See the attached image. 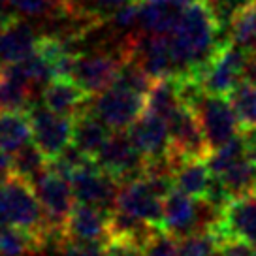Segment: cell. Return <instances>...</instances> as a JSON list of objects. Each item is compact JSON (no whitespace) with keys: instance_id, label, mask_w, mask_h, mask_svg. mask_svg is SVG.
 Returning <instances> with one entry per match:
<instances>
[{"instance_id":"1","label":"cell","mask_w":256,"mask_h":256,"mask_svg":"<svg viewBox=\"0 0 256 256\" xmlns=\"http://www.w3.org/2000/svg\"><path fill=\"white\" fill-rule=\"evenodd\" d=\"M0 224L26 230L42 241L51 232L32 184L14 174L0 179Z\"/></svg>"},{"instance_id":"2","label":"cell","mask_w":256,"mask_h":256,"mask_svg":"<svg viewBox=\"0 0 256 256\" xmlns=\"http://www.w3.org/2000/svg\"><path fill=\"white\" fill-rule=\"evenodd\" d=\"M90 112L112 130H128L145 112V94H140L120 83H113L90 100Z\"/></svg>"},{"instance_id":"3","label":"cell","mask_w":256,"mask_h":256,"mask_svg":"<svg viewBox=\"0 0 256 256\" xmlns=\"http://www.w3.org/2000/svg\"><path fill=\"white\" fill-rule=\"evenodd\" d=\"M32 188L40 200L49 228L62 232L64 222H66L72 208L76 206V196H74L70 177L56 172L48 164V168L32 181Z\"/></svg>"},{"instance_id":"4","label":"cell","mask_w":256,"mask_h":256,"mask_svg":"<svg viewBox=\"0 0 256 256\" xmlns=\"http://www.w3.org/2000/svg\"><path fill=\"white\" fill-rule=\"evenodd\" d=\"M26 112L32 124V142L38 145V149L48 156V160L56 158L72 144L74 117L49 110L44 102H32Z\"/></svg>"},{"instance_id":"5","label":"cell","mask_w":256,"mask_h":256,"mask_svg":"<svg viewBox=\"0 0 256 256\" xmlns=\"http://www.w3.org/2000/svg\"><path fill=\"white\" fill-rule=\"evenodd\" d=\"M170 126V156L172 160L208 158L211 147L204 134L198 113L190 106L181 104L168 119Z\"/></svg>"},{"instance_id":"6","label":"cell","mask_w":256,"mask_h":256,"mask_svg":"<svg viewBox=\"0 0 256 256\" xmlns=\"http://www.w3.org/2000/svg\"><path fill=\"white\" fill-rule=\"evenodd\" d=\"M94 158L100 168L120 183L144 176L147 162L142 151L130 140L126 130H113Z\"/></svg>"},{"instance_id":"7","label":"cell","mask_w":256,"mask_h":256,"mask_svg":"<svg viewBox=\"0 0 256 256\" xmlns=\"http://www.w3.org/2000/svg\"><path fill=\"white\" fill-rule=\"evenodd\" d=\"M247 58V51H243L232 42L220 44L200 72V80L206 92L228 96V92L243 80V68Z\"/></svg>"},{"instance_id":"8","label":"cell","mask_w":256,"mask_h":256,"mask_svg":"<svg viewBox=\"0 0 256 256\" xmlns=\"http://www.w3.org/2000/svg\"><path fill=\"white\" fill-rule=\"evenodd\" d=\"M70 183L76 202L90 204L104 211H113L117 206L120 181L100 168L96 158L83 168L76 170L70 176Z\"/></svg>"},{"instance_id":"9","label":"cell","mask_w":256,"mask_h":256,"mask_svg":"<svg viewBox=\"0 0 256 256\" xmlns=\"http://www.w3.org/2000/svg\"><path fill=\"white\" fill-rule=\"evenodd\" d=\"M194 112L198 113V119L202 122L211 151L234 140L236 136H240V120L234 113L228 96L206 92L196 104Z\"/></svg>"},{"instance_id":"10","label":"cell","mask_w":256,"mask_h":256,"mask_svg":"<svg viewBox=\"0 0 256 256\" xmlns=\"http://www.w3.org/2000/svg\"><path fill=\"white\" fill-rule=\"evenodd\" d=\"M122 60H124L122 49H119V53H104V51L80 53L76 58L72 80L87 94H100L102 90L110 88L115 83Z\"/></svg>"},{"instance_id":"11","label":"cell","mask_w":256,"mask_h":256,"mask_svg":"<svg viewBox=\"0 0 256 256\" xmlns=\"http://www.w3.org/2000/svg\"><path fill=\"white\" fill-rule=\"evenodd\" d=\"M115 209H122L164 230V198L142 177L120 183Z\"/></svg>"},{"instance_id":"12","label":"cell","mask_w":256,"mask_h":256,"mask_svg":"<svg viewBox=\"0 0 256 256\" xmlns=\"http://www.w3.org/2000/svg\"><path fill=\"white\" fill-rule=\"evenodd\" d=\"M216 238L236 236L256 247V190L234 198L213 228Z\"/></svg>"},{"instance_id":"13","label":"cell","mask_w":256,"mask_h":256,"mask_svg":"<svg viewBox=\"0 0 256 256\" xmlns=\"http://www.w3.org/2000/svg\"><path fill=\"white\" fill-rule=\"evenodd\" d=\"M130 140L142 151L145 158H158L170 152L168 120L156 113L145 110L126 130Z\"/></svg>"},{"instance_id":"14","label":"cell","mask_w":256,"mask_h":256,"mask_svg":"<svg viewBox=\"0 0 256 256\" xmlns=\"http://www.w3.org/2000/svg\"><path fill=\"white\" fill-rule=\"evenodd\" d=\"M112 211L90 206V204H81L76 202L70 215L66 218L62 228V234L70 240L78 241H98V243H108V218Z\"/></svg>"},{"instance_id":"15","label":"cell","mask_w":256,"mask_h":256,"mask_svg":"<svg viewBox=\"0 0 256 256\" xmlns=\"http://www.w3.org/2000/svg\"><path fill=\"white\" fill-rule=\"evenodd\" d=\"M42 102L56 113L78 117L90 108V94H87L74 80L53 78L42 90Z\"/></svg>"},{"instance_id":"16","label":"cell","mask_w":256,"mask_h":256,"mask_svg":"<svg viewBox=\"0 0 256 256\" xmlns=\"http://www.w3.org/2000/svg\"><path fill=\"white\" fill-rule=\"evenodd\" d=\"M162 230L136 215H130L122 209H113L108 218V241H122L144 248L154 234Z\"/></svg>"},{"instance_id":"17","label":"cell","mask_w":256,"mask_h":256,"mask_svg":"<svg viewBox=\"0 0 256 256\" xmlns=\"http://www.w3.org/2000/svg\"><path fill=\"white\" fill-rule=\"evenodd\" d=\"M32 142V124L26 110H0V151L14 154Z\"/></svg>"},{"instance_id":"18","label":"cell","mask_w":256,"mask_h":256,"mask_svg":"<svg viewBox=\"0 0 256 256\" xmlns=\"http://www.w3.org/2000/svg\"><path fill=\"white\" fill-rule=\"evenodd\" d=\"M38 48V36L28 24L16 21L8 28L0 30V56L6 66L19 62L32 55Z\"/></svg>"},{"instance_id":"19","label":"cell","mask_w":256,"mask_h":256,"mask_svg":"<svg viewBox=\"0 0 256 256\" xmlns=\"http://www.w3.org/2000/svg\"><path fill=\"white\" fill-rule=\"evenodd\" d=\"M112 132V128L106 126L104 122L98 119L94 113L90 112V108H88L87 112H83L81 115L74 117L72 144L78 149H81L85 154H88V156H96Z\"/></svg>"},{"instance_id":"20","label":"cell","mask_w":256,"mask_h":256,"mask_svg":"<svg viewBox=\"0 0 256 256\" xmlns=\"http://www.w3.org/2000/svg\"><path fill=\"white\" fill-rule=\"evenodd\" d=\"M126 2L130 0H60V12L72 19L87 21L90 26H96L112 19Z\"/></svg>"},{"instance_id":"21","label":"cell","mask_w":256,"mask_h":256,"mask_svg":"<svg viewBox=\"0 0 256 256\" xmlns=\"http://www.w3.org/2000/svg\"><path fill=\"white\" fill-rule=\"evenodd\" d=\"M174 166H176V188L190 194L194 198H204L213 176L208 162L204 158H186L174 162Z\"/></svg>"},{"instance_id":"22","label":"cell","mask_w":256,"mask_h":256,"mask_svg":"<svg viewBox=\"0 0 256 256\" xmlns=\"http://www.w3.org/2000/svg\"><path fill=\"white\" fill-rule=\"evenodd\" d=\"M183 104L179 92L176 87V80L174 78H164V80H154L152 87L145 96V110L152 112L164 117L168 120L172 113L176 112L179 106Z\"/></svg>"},{"instance_id":"23","label":"cell","mask_w":256,"mask_h":256,"mask_svg":"<svg viewBox=\"0 0 256 256\" xmlns=\"http://www.w3.org/2000/svg\"><path fill=\"white\" fill-rule=\"evenodd\" d=\"M228 100L234 108V113L240 120L241 130L256 128V87L241 80L228 92Z\"/></svg>"},{"instance_id":"24","label":"cell","mask_w":256,"mask_h":256,"mask_svg":"<svg viewBox=\"0 0 256 256\" xmlns=\"http://www.w3.org/2000/svg\"><path fill=\"white\" fill-rule=\"evenodd\" d=\"M222 179L224 186L228 188L232 198L248 194V192L256 190V160L241 158L240 162H236L232 168H228L222 176H218Z\"/></svg>"},{"instance_id":"25","label":"cell","mask_w":256,"mask_h":256,"mask_svg":"<svg viewBox=\"0 0 256 256\" xmlns=\"http://www.w3.org/2000/svg\"><path fill=\"white\" fill-rule=\"evenodd\" d=\"M48 156L38 149V145L34 142L32 144L28 142L24 147L14 152V176L21 177L30 184L44 170L48 168Z\"/></svg>"},{"instance_id":"26","label":"cell","mask_w":256,"mask_h":256,"mask_svg":"<svg viewBox=\"0 0 256 256\" xmlns=\"http://www.w3.org/2000/svg\"><path fill=\"white\" fill-rule=\"evenodd\" d=\"M247 156V145H245V136H236L234 140L226 142L224 145L216 147L209 152L206 158L209 170L213 176H222L228 168H232L236 162Z\"/></svg>"},{"instance_id":"27","label":"cell","mask_w":256,"mask_h":256,"mask_svg":"<svg viewBox=\"0 0 256 256\" xmlns=\"http://www.w3.org/2000/svg\"><path fill=\"white\" fill-rule=\"evenodd\" d=\"M177 256H218L216 234L204 230L177 240Z\"/></svg>"},{"instance_id":"28","label":"cell","mask_w":256,"mask_h":256,"mask_svg":"<svg viewBox=\"0 0 256 256\" xmlns=\"http://www.w3.org/2000/svg\"><path fill=\"white\" fill-rule=\"evenodd\" d=\"M8 4L17 16L44 17L53 10H60V0H8Z\"/></svg>"},{"instance_id":"29","label":"cell","mask_w":256,"mask_h":256,"mask_svg":"<svg viewBox=\"0 0 256 256\" xmlns=\"http://www.w3.org/2000/svg\"><path fill=\"white\" fill-rule=\"evenodd\" d=\"M142 256H177V238L166 230H158L144 247Z\"/></svg>"},{"instance_id":"30","label":"cell","mask_w":256,"mask_h":256,"mask_svg":"<svg viewBox=\"0 0 256 256\" xmlns=\"http://www.w3.org/2000/svg\"><path fill=\"white\" fill-rule=\"evenodd\" d=\"M218 256H256V247L236 236L218 238Z\"/></svg>"},{"instance_id":"31","label":"cell","mask_w":256,"mask_h":256,"mask_svg":"<svg viewBox=\"0 0 256 256\" xmlns=\"http://www.w3.org/2000/svg\"><path fill=\"white\" fill-rule=\"evenodd\" d=\"M112 19L115 26H119V28H134L136 24L140 26V2H136V0L126 2L122 8L115 12V16Z\"/></svg>"},{"instance_id":"32","label":"cell","mask_w":256,"mask_h":256,"mask_svg":"<svg viewBox=\"0 0 256 256\" xmlns=\"http://www.w3.org/2000/svg\"><path fill=\"white\" fill-rule=\"evenodd\" d=\"M144 248L122 243V241H108L106 243V256H142Z\"/></svg>"},{"instance_id":"33","label":"cell","mask_w":256,"mask_h":256,"mask_svg":"<svg viewBox=\"0 0 256 256\" xmlns=\"http://www.w3.org/2000/svg\"><path fill=\"white\" fill-rule=\"evenodd\" d=\"M17 14L12 10L8 4V0H0V30L8 28L10 24H14L17 21Z\"/></svg>"},{"instance_id":"34","label":"cell","mask_w":256,"mask_h":256,"mask_svg":"<svg viewBox=\"0 0 256 256\" xmlns=\"http://www.w3.org/2000/svg\"><path fill=\"white\" fill-rule=\"evenodd\" d=\"M243 81L256 87V55H248L245 68H243Z\"/></svg>"},{"instance_id":"35","label":"cell","mask_w":256,"mask_h":256,"mask_svg":"<svg viewBox=\"0 0 256 256\" xmlns=\"http://www.w3.org/2000/svg\"><path fill=\"white\" fill-rule=\"evenodd\" d=\"M245 145H247V156L256 160V128L252 130H245Z\"/></svg>"}]
</instances>
